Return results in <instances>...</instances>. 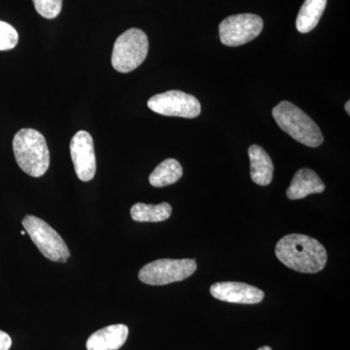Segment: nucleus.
<instances>
[{"label": "nucleus", "instance_id": "f257e3e1", "mask_svg": "<svg viewBox=\"0 0 350 350\" xmlns=\"http://www.w3.org/2000/svg\"><path fill=\"white\" fill-rule=\"evenodd\" d=\"M275 255L283 265L301 273H317L325 268L327 251L315 239L290 234L280 239Z\"/></svg>", "mask_w": 350, "mask_h": 350}, {"label": "nucleus", "instance_id": "f03ea898", "mask_svg": "<svg viewBox=\"0 0 350 350\" xmlns=\"http://www.w3.org/2000/svg\"><path fill=\"white\" fill-rule=\"evenodd\" d=\"M16 162L32 177H40L50 167V152L42 133L33 129H22L13 139Z\"/></svg>", "mask_w": 350, "mask_h": 350}, {"label": "nucleus", "instance_id": "7ed1b4c3", "mask_svg": "<svg viewBox=\"0 0 350 350\" xmlns=\"http://www.w3.org/2000/svg\"><path fill=\"white\" fill-rule=\"evenodd\" d=\"M276 123L284 133L300 144L308 147H319L324 137L317 124L301 108L283 100L273 109Z\"/></svg>", "mask_w": 350, "mask_h": 350}, {"label": "nucleus", "instance_id": "20e7f679", "mask_svg": "<svg viewBox=\"0 0 350 350\" xmlns=\"http://www.w3.org/2000/svg\"><path fill=\"white\" fill-rule=\"evenodd\" d=\"M149 50V41L142 29H130L116 39L113 47L112 66L115 70L129 73L140 66Z\"/></svg>", "mask_w": 350, "mask_h": 350}, {"label": "nucleus", "instance_id": "39448f33", "mask_svg": "<svg viewBox=\"0 0 350 350\" xmlns=\"http://www.w3.org/2000/svg\"><path fill=\"white\" fill-rule=\"evenodd\" d=\"M22 224L38 250L53 262H66L70 252L63 238L42 219L27 215Z\"/></svg>", "mask_w": 350, "mask_h": 350}, {"label": "nucleus", "instance_id": "423d86ee", "mask_svg": "<svg viewBox=\"0 0 350 350\" xmlns=\"http://www.w3.org/2000/svg\"><path fill=\"white\" fill-rule=\"evenodd\" d=\"M195 259H160L145 265L138 273L140 282L148 285H167L182 282L194 275Z\"/></svg>", "mask_w": 350, "mask_h": 350}, {"label": "nucleus", "instance_id": "0eeeda50", "mask_svg": "<svg viewBox=\"0 0 350 350\" xmlns=\"http://www.w3.org/2000/svg\"><path fill=\"white\" fill-rule=\"evenodd\" d=\"M264 27L262 18L255 14H238L226 18L219 25L221 42L230 47L243 45L254 40Z\"/></svg>", "mask_w": 350, "mask_h": 350}, {"label": "nucleus", "instance_id": "6e6552de", "mask_svg": "<svg viewBox=\"0 0 350 350\" xmlns=\"http://www.w3.org/2000/svg\"><path fill=\"white\" fill-rule=\"evenodd\" d=\"M147 105L158 114L181 118H196L202 111L200 101L196 96L175 90L152 96Z\"/></svg>", "mask_w": 350, "mask_h": 350}, {"label": "nucleus", "instance_id": "1a4fd4ad", "mask_svg": "<svg viewBox=\"0 0 350 350\" xmlns=\"http://www.w3.org/2000/svg\"><path fill=\"white\" fill-rule=\"evenodd\" d=\"M70 155L78 178L84 182L91 181L96 175V159L93 137L88 131L75 133L70 142Z\"/></svg>", "mask_w": 350, "mask_h": 350}, {"label": "nucleus", "instance_id": "9d476101", "mask_svg": "<svg viewBox=\"0 0 350 350\" xmlns=\"http://www.w3.org/2000/svg\"><path fill=\"white\" fill-rule=\"evenodd\" d=\"M214 298L228 303L255 305L261 303L265 293L259 288L243 282H217L211 287Z\"/></svg>", "mask_w": 350, "mask_h": 350}, {"label": "nucleus", "instance_id": "9b49d317", "mask_svg": "<svg viewBox=\"0 0 350 350\" xmlns=\"http://www.w3.org/2000/svg\"><path fill=\"white\" fill-rule=\"evenodd\" d=\"M129 336L128 326L116 324L94 332L88 338V350H119L125 345Z\"/></svg>", "mask_w": 350, "mask_h": 350}, {"label": "nucleus", "instance_id": "f8f14e48", "mask_svg": "<svg viewBox=\"0 0 350 350\" xmlns=\"http://www.w3.org/2000/svg\"><path fill=\"white\" fill-rule=\"evenodd\" d=\"M325 191V184L317 172L310 169H301L295 174L286 195L290 200H301L308 195L320 194Z\"/></svg>", "mask_w": 350, "mask_h": 350}, {"label": "nucleus", "instance_id": "ddd939ff", "mask_svg": "<svg viewBox=\"0 0 350 350\" xmlns=\"http://www.w3.org/2000/svg\"><path fill=\"white\" fill-rule=\"evenodd\" d=\"M250 159L251 179L260 186H268L273 177V163L271 157L259 145H251L248 149Z\"/></svg>", "mask_w": 350, "mask_h": 350}, {"label": "nucleus", "instance_id": "4468645a", "mask_svg": "<svg viewBox=\"0 0 350 350\" xmlns=\"http://www.w3.org/2000/svg\"><path fill=\"white\" fill-rule=\"evenodd\" d=\"M327 0H306L297 17L296 27L301 33H308L319 25L323 15Z\"/></svg>", "mask_w": 350, "mask_h": 350}, {"label": "nucleus", "instance_id": "2eb2a0df", "mask_svg": "<svg viewBox=\"0 0 350 350\" xmlns=\"http://www.w3.org/2000/svg\"><path fill=\"white\" fill-rule=\"evenodd\" d=\"M183 175L180 163L175 159H167L161 163L149 176L153 187L162 188L176 183Z\"/></svg>", "mask_w": 350, "mask_h": 350}, {"label": "nucleus", "instance_id": "dca6fc26", "mask_svg": "<svg viewBox=\"0 0 350 350\" xmlns=\"http://www.w3.org/2000/svg\"><path fill=\"white\" fill-rule=\"evenodd\" d=\"M172 213V207L167 202L146 204L137 202L131 208V216L137 222H163L167 220Z\"/></svg>", "mask_w": 350, "mask_h": 350}, {"label": "nucleus", "instance_id": "f3484780", "mask_svg": "<svg viewBox=\"0 0 350 350\" xmlns=\"http://www.w3.org/2000/svg\"><path fill=\"white\" fill-rule=\"evenodd\" d=\"M36 10L45 19H55L63 8V0H32Z\"/></svg>", "mask_w": 350, "mask_h": 350}, {"label": "nucleus", "instance_id": "a211bd4d", "mask_svg": "<svg viewBox=\"0 0 350 350\" xmlns=\"http://www.w3.org/2000/svg\"><path fill=\"white\" fill-rule=\"evenodd\" d=\"M19 34L15 27L0 21V51L12 50L17 46Z\"/></svg>", "mask_w": 350, "mask_h": 350}, {"label": "nucleus", "instance_id": "6ab92c4d", "mask_svg": "<svg viewBox=\"0 0 350 350\" xmlns=\"http://www.w3.org/2000/svg\"><path fill=\"white\" fill-rule=\"evenodd\" d=\"M12 347V340L5 332L0 330V350H9Z\"/></svg>", "mask_w": 350, "mask_h": 350}, {"label": "nucleus", "instance_id": "aec40b11", "mask_svg": "<svg viewBox=\"0 0 350 350\" xmlns=\"http://www.w3.org/2000/svg\"><path fill=\"white\" fill-rule=\"evenodd\" d=\"M345 111L347 112V114H350V101H347V105H345Z\"/></svg>", "mask_w": 350, "mask_h": 350}, {"label": "nucleus", "instance_id": "412c9836", "mask_svg": "<svg viewBox=\"0 0 350 350\" xmlns=\"http://www.w3.org/2000/svg\"><path fill=\"white\" fill-rule=\"evenodd\" d=\"M257 350H273V349H271V347H267V345H266V347H260V349H257Z\"/></svg>", "mask_w": 350, "mask_h": 350}, {"label": "nucleus", "instance_id": "4be33fe9", "mask_svg": "<svg viewBox=\"0 0 350 350\" xmlns=\"http://www.w3.org/2000/svg\"><path fill=\"white\" fill-rule=\"evenodd\" d=\"M21 234H22V236H25V231H22V232H21Z\"/></svg>", "mask_w": 350, "mask_h": 350}]
</instances>
